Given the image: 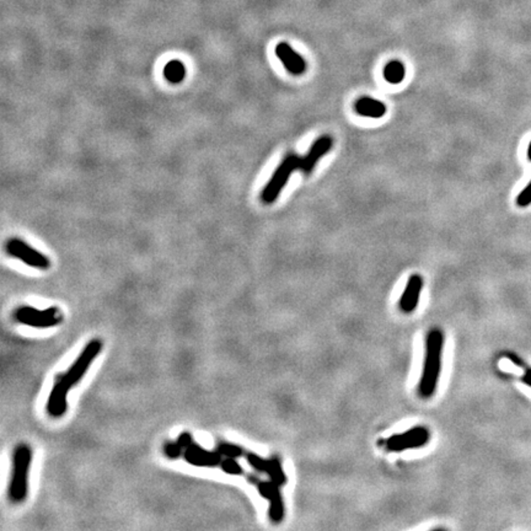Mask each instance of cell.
<instances>
[{
    "instance_id": "cell-3",
    "label": "cell",
    "mask_w": 531,
    "mask_h": 531,
    "mask_svg": "<svg viewBox=\"0 0 531 531\" xmlns=\"http://www.w3.org/2000/svg\"><path fill=\"white\" fill-rule=\"evenodd\" d=\"M300 165H302V158L297 154H288L284 158L283 161L275 169L270 181L262 191V201L265 202L266 204H272L273 202H275L294 171L300 170Z\"/></svg>"
},
{
    "instance_id": "cell-1",
    "label": "cell",
    "mask_w": 531,
    "mask_h": 531,
    "mask_svg": "<svg viewBox=\"0 0 531 531\" xmlns=\"http://www.w3.org/2000/svg\"><path fill=\"white\" fill-rule=\"evenodd\" d=\"M444 349V334L439 329L433 330L427 336L426 357L422 369L418 391L421 398H429L434 395L442 371V357Z\"/></svg>"
},
{
    "instance_id": "cell-7",
    "label": "cell",
    "mask_w": 531,
    "mask_h": 531,
    "mask_svg": "<svg viewBox=\"0 0 531 531\" xmlns=\"http://www.w3.org/2000/svg\"><path fill=\"white\" fill-rule=\"evenodd\" d=\"M6 252L9 253L10 256L18 258L25 265L30 266L33 268H37V270H48L50 268V261L48 260V257L31 248L28 243L20 240V239L9 240L6 243Z\"/></svg>"
},
{
    "instance_id": "cell-23",
    "label": "cell",
    "mask_w": 531,
    "mask_h": 531,
    "mask_svg": "<svg viewBox=\"0 0 531 531\" xmlns=\"http://www.w3.org/2000/svg\"><path fill=\"white\" fill-rule=\"evenodd\" d=\"M505 357L509 358L515 366H522V368L525 369V374H529V376H531V368H529L525 363L522 362V359L518 357L517 354H514V353H507Z\"/></svg>"
},
{
    "instance_id": "cell-11",
    "label": "cell",
    "mask_w": 531,
    "mask_h": 531,
    "mask_svg": "<svg viewBox=\"0 0 531 531\" xmlns=\"http://www.w3.org/2000/svg\"><path fill=\"white\" fill-rule=\"evenodd\" d=\"M275 55L280 58L282 65L285 67L289 73L299 77L307 72V60H304L298 52H295L293 47L288 43L280 42V45H277Z\"/></svg>"
},
{
    "instance_id": "cell-25",
    "label": "cell",
    "mask_w": 531,
    "mask_h": 531,
    "mask_svg": "<svg viewBox=\"0 0 531 531\" xmlns=\"http://www.w3.org/2000/svg\"><path fill=\"white\" fill-rule=\"evenodd\" d=\"M527 159L531 161V142L529 144V148H527Z\"/></svg>"
},
{
    "instance_id": "cell-9",
    "label": "cell",
    "mask_w": 531,
    "mask_h": 531,
    "mask_svg": "<svg viewBox=\"0 0 531 531\" xmlns=\"http://www.w3.org/2000/svg\"><path fill=\"white\" fill-rule=\"evenodd\" d=\"M332 146H334V139L329 134L317 138L315 142L312 143V148L307 151V155L302 158L300 171L302 174H312L321 158L332 149Z\"/></svg>"
},
{
    "instance_id": "cell-18",
    "label": "cell",
    "mask_w": 531,
    "mask_h": 531,
    "mask_svg": "<svg viewBox=\"0 0 531 531\" xmlns=\"http://www.w3.org/2000/svg\"><path fill=\"white\" fill-rule=\"evenodd\" d=\"M217 451H218L221 456L234 459L240 458V456H243V449L238 447V445L230 444V443H220V444L218 445Z\"/></svg>"
},
{
    "instance_id": "cell-22",
    "label": "cell",
    "mask_w": 531,
    "mask_h": 531,
    "mask_svg": "<svg viewBox=\"0 0 531 531\" xmlns=\"http://www.w3.org/2000/svg\"><path fill=\"white\" fill-rule=\"evenodd\" d=\"M517 204L519 207H527L531 204V181L527 183V187L524 188L520 195L518 196Z\"/></svg>"
},
{
    "instance_id": "cell-5",
    "label": "cell",
    "mask_w": 531,
    "mask_h": 531,
    "mask_svg": "<svg viewBox=\"0 0 531 531\" xmlns=\"http://www.w3.org/2000/svg\"><path fill=\"white\" fill-rule=\"evenodd\" d=\"M14 317L18 324L35 327V329H50V327L60 325L63 321L62 312L55 307L45 309V310H38L33 307H18L15 312Z\"/></svg>"
},
{
    "instance_id": "cell-15",
    "label": "cell",
    "mask_w": 531,
    "mask_h": 531,
    "mask_svg": "<svg viewBox=\"0 0 531 531\" xmlns=\"http://www.w3.org/2000/svg\"><path fill=\"white\" fill-rule=\"evenodd\" d=\"M405 77H406V68L400 60H391L385 65L384 78L388 83L395 84V85L403 83Z\"/></svg>"
},
{
    "instance_id": "cell-24",
    "label": "cell",
    "mask_w": 531,
    "mask_h": 531,
    "mask_svg": "<svg viewBox=\"0 0 531 531\" xmlns=\"http://www.w3.org/2000/svg\"><path fill=\"white\" fill-rule=\"evenodd\" d=\"M177 442H179V444L181 445L183 449H186L193 443L192 435L190 434L188 432H185V433H182V434L180 435Z\"/></svg>"
},
{
    "instance_id": "cell-4",
    "label": "cell",
    "mask_w": 531,
    "mask_h": 531,
    "mask_svg": "<svg viewBox=\"0 0 531 531\" xmlns=\"http://www.w3.org/2000/svg\"><path fill=\"white\" fill-rule=\"evenodd\" d=\"M101 351H102V342L100 339H92L84 347L83 351L80 352L78 358L74 361L68 371L63 373L62 376H57V378H60V381L72 389L73 386H75L79 381L83 379L84 376L87 374L89 368L92 366V362L97 359Z\"/></svg>"
},
{
    "instance_id": "cell-19",
    "label": "cell",
    "mask_w": 531,
    "mask_h": 531,
    "mask_svg": "<svg viewBox=\"0 0 531 531\" xmlns=\"http://www.w3.org/2000/svg\"><path fill=\"white\" fill-rule=\"evenodd\" d=\"M246 459H248V463L252 469H255L256 471L263 472L267 473V469H268V464H270V459L266 460L262 458L260 455H256L253 453L246 454Z\"/></svg>"
},
{
    "instance_id": "cell-21",
    "label": "cell",
    "mask_w": 531,
    "mask_h": 531,
    "mask_svg": "<svg viewBox=\"0 0 531 531\" xmlns=\"http://www.w3.org/2000/svg\"><path fill=\"white\" fill-rule=\"evenodd\" d=\"M185 449L179 444V442H169L164 445V453L169 459H177L182 455Z\"/></svg>"
},
{
    "instance_id": "cell-2",
    "label": "cell",
    "mask_w": 531,
    "mask_h": 531,
    "mask_svg": "<svg viewBox=\"0 0 531 531\" xmlns=\"http://www.w3.org/2000/svg\"><path fill=\"white\" fill-rule=\"evenodd\" d=\"M33 461V450L28 444H20L13 455V469L9 483V498L21 503L28 496V471Z\"/></svg>"
},
{
    "instance_id": "cell-12",
    "label": "cell",
    "mask_w": 531,
    "mask_h": 531,
    "mask_svg": "<svg viewBox=\"0 0 531 531\" xmlns=\"http://www.w3.org/2000/svg\"><path fill=\"white\" fill-rule=\"evenodd\" d=\"M183 456L193 466L214 467L221 463V455L218 451H209L196 443H192L185 449Z\"/></svg>"
},
{
    "instance_id": "cell-10",
    "label": "cell",
    "mask_w": 531,
    "mask_h": 531,
    "mask_svg": "<svg viewBox=\"0 0 531 531\" xmlns=\"http://www.w3.org/2000/svg\"><path fill=\"white\" fill-rule=\"evenodd\" d=\"M70 388L60 381V378H55L53 388L50 390V396L47 400V413L53 418H60L65 416L68 410V394Z\"/></svg>"
},
{
    "instance_id": "cell-16",
    "label": "cell",
    "mask_w": 531,
    "mask_h": 531,
    "mask_svg": "<svg viewBox=\"0 0 531 531\" xmlns=\"http://www.w3.org/2000/svg\"><path fill=\"white\" fill-rule=\"evenodd\" d=\"M164 75L170 83L179 84L186 77V68L180 60H171L164 68Z\"/></svg>"
},
{
    "instance_id": "cell-6",
    "label": "cell",
    "mask_w": 531,
    "mask_h": 531,
    "mask_svg": "<svg viewBox=\"0 0 531 531\" xmlns=\"http://www.w3.org/2000/svg\"><path fill=\"white\" fill-rule=\"evenodd\" d=\"M429 431L426 427H413L411 429L391 435L388 439L381 440L383 445L389 451H405L408 449H418L425 447L429 440Z\"/></svg>"
},
{
    "instance_id": "cell-13",
    "label": "cell",
    "mask_w": 531,
    "mask_h": 531,
    "mask_svg": "<svg viewBox=\"0 0 531 531\" xmlns=\"http://www.w3.org/2000/svg\"><path fill=\"white\" fill-rule=\"evenodd\" d=\"M422 288H423V278L421 275H411L398 302L401 312L405 314H411L416 310L418 302H420Z\"/></svg>"
},
{
    "instance_id": "cell-17",
    "label": "cell",
    "mask_w": 531,
    "mask_h": 531,
    "mask_svg": "<svg viewBox=\"0 0 531 531\" xmlns=\"http://www.w3.org/2000/svg\"><path fill=\"white\" fill-rule=\"evenodd\" d=\"M267 475L270 476V481L275 482L278 486H284L287 483V476L284 473L283 467L278 458L270 459Z\"/></svg>"
},
{
    "instance_id": "cell-20",
    "label": "cell",
    "mask_w": 531,
    "mask_h": 531,
    "mask_svg": "<svg viewBox=\"0 0 531 531\" xmlns=\"http://www.w3.org/2000/svg\"><path fill=\"white\" fill-rule=\"evenodd\" d=\"M220 466L229 475H243V467L234 458L221 459Z\"/></svg>"
},
{
    "instance_id": "cell-14",
    "label": "cell",
    "mask_w": 531,
    "mask_h": 531,
    "mask_svg": "<svg viewBox=\"0 0 531 531\" xmlns=\"http://www.w3.org/2000/svg\"><path fill=\"white\" fill-rule=\"evenodd\" d=\"M354 110L358 115L371 119H381L386 114V105L381 101L371 97H359L354 104Z\"/></svg>"
},
{
    "instance_id": "cell-8",
    "label": "cell",
    "mask_w": 531,
    "mask_h": 531,
    "mask_svg": "<svg viewBox=\"0 0 531 531\" xmlns=\"http://www.w3.org/2000/svg\"><path fill=\"white\" fill-rule=\"evenodd\" d=\"M280 486L273 481H258L257 488L258 493L265 499L270 500V519L273 522H280L284 518V503L280 491Z\"/></svg>"
}]
</instances>
